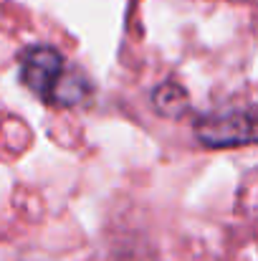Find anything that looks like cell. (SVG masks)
Instances as JSON below:
<instances>
[{"label":"cell","mask_w":258,"mask_h":261,"mask_svg":"<svg viewBox=\"0 0 258 261\" xmlns=\"http://www.w3.org/2000/svg\"><path fill=\"white\" fill-rule=\"evenodd\" d=\"M152 96H155L152 101H155L157 112H162V114H167V117H180V114L187 109V91L180 87L177 82L160 84V87L155 89Z\"/></svg>","instance_id":"3957f363"},{"label":"cell","mask_w":258,"mask_h":261,"mask_svg":"<svg viewBox=\"0 0 258 261\" xmlns=\"http://www.w3.org/2000/svg\"><path fill=\"white\" fill-rule=\"evenodd\" d=\"M20 84L48 107H76L91 91V84L76 66H69L53 46H31L18 61Z\"/></svg>","instance_id":"6da1fadb"},{"label":"cell","mask_w":258,"mask_h":261,"mask_svg":"<svg viewBox=\"0 0 258 261\" xmlns=\"http://www.w3.org/2000/svg\"><path fill=\"white\" fill-rule=\"evenodd\" d=\"M195 135L205 147L225 150L258 142V104L228 107L200 114L195 119Z\"/></svg>","instance_id":"7a4b0ae2"}]
</instances>
